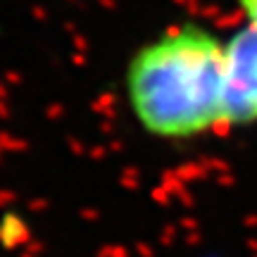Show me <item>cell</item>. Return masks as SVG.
Returning a JSON list of instances; mask_svg holds the SVG:
<instances>
[{
	"instance_id": "2",
	"label": "cell",
	"mask_w": 257,
	"mask_h": 257,
	"mask_svg": "<svg viewBox=\"0 0 257 257\" xmlns=\"http://www.w3.org/2000/svg\"><path fill=\"white\" fill-rule=\"evenodd\" d=\"M221 124L257 121V29L245 27L224 43Z\"/></svg>"
},
{
	"instance_id": "1",
	"label": "cell",
	"mask_w": 257,
	"mask_h": 257,
	"mask_svg": "<svg viewBox=\"0 0 257 257\" xmlns=\"http://www.w3.org/2000/svg\"><path fill=\"white\" fill-rule=\"evenodd\" d=\"M131 110L160 138H188L224 121V43L181 24L138 50L126 72Z\"/></svg>"
},
{
	"instance_id": "3",
	"label": "cell",
	"mask_w": 257,
	"mask_h": 257,
	"mask_svg": "<svg viewBox=\"0 0 257 257\" xmlns=\"http://www.w3.org/2000/svg\"><path fill=\"white\" fill-rule=\"evenodd\" d=\"M238 5H240V10L245 12L248 24L257 29V0H238Z\"/></svg>"
}]
</instances>
